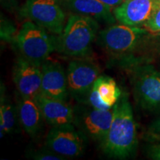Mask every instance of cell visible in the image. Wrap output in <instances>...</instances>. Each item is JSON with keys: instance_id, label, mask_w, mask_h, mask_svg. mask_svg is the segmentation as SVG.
Here are the masks:
<instances>
[{"instance_id": "1", "label": "cell", "mask_w": 160, "mask_h": 160, "mask_svg": "<svg viewBox=\"0 0 160 160\" xmlns=\"http://www.w3.org/2000/svg\"><path fill=\"white\" fill-rule=\"evenodd\" d=\"M108 158L126 159L133 157L138 145L137 126L127 93L122 94L113 107V119L108 134L100 144Z\"/></svg>"}, {"instance_id": "2", "label": "cell", "mask_w": 160, "mask_h": 160, "mask_svg": "<svg viewBox=\"0 0 160 160\" xmlns=\"http://www.w3.org/2000/svg\"><path fill=\"white\" fill-rule=\"evenodd\" d=\"M99 25L88 16L72 14L62 33L56 37V50L60 54L72 57H85L91 53V46L97 39Z\"/></svg>"}, {"instance_id": "3", "label": "cell", "mask_w": 160, "mask_h": 160, "mask_svg": "<svg viewBox=\"0 0 160 160\" xmlns=\"http://www.w3.org/2000/svg\"><path fill=\"white\" fill-rule=\"evenodd\" d=\"M49 33L31 20L25 22L15 42L22 57L37 65H42L56 50V37Z\"/></svg>"}, {"instance_id": "4", "label": "cell", "mask_w": 160, "mask_h": 160, "mask_svg": "<svg viewBox=\"0 0 160 160\" xmlns=\"http://www.w3.org/2000/svg\"><path fill=\"white\" fill-rule=\"evenodd\" d=\"M100 73L99 66L88 57H76L71 60L66 71L69 96L77 103L87 105Z\"/></svg>"}, {"instance_id": "5", "label": "cell", "mask_w": 160, "mask_h": 160, "mask_svg": "<svg viewBox=\"0 0 160 160\" xmlns=\"http://www.w3.org/2000/svg\"><path fill=\"white\" fill-rule=\"evenodd\" d=\"M148 33L145 28L123 25H113L99 32L97 44L113 57H122L133 51Z\"/></svg>"}, {"instance_id": "6", "label": "cell", "mask_w": 160, "mask_h": 160, "mask_svg": "<svg viewBox=\"0 0 160 160\" xmlns=\"http://www.w3.org/2000/svg\"><path fill=\"white\" fill-rule=\"evenodd\" d=\"M131 82L135 99L145 111L160 113V71L150 65L133 68Z\"/></svg>"}, {"instance_id": "7", "label": "cell", "mask_w": 160, "mask_h": 160, "mask_svg": "<svg viewBox=\"0 0 160 160\" xmlns=\"http://www.w3.org/2000/svg\"><path fill=\"white\" fill-rule=\"evenodd\" d=\"M18 13L53 34L60 35L65 28V13L57 0H27Z\"/></svg>"}, {"instance_id": "8", "label": "cell", "mask_w": 160, "mask_h": 160, "mask_svg": "<svg viewBox=\"0 0 160 160\" xmlns=\"http://www.w3.org/2000/svg\"><path fill=\"white\" fill-rule=\"evenodd\" d=\"M73 108V124L88 139L100 145L108 134L113 119V108L99 110L77 103Z\"/></svg>"}, {"instance_id": "9", "label": "cell", "mask_w": 160, "mask_h": 160, "mask_svg": "<svg viewBox=\"0 0 160 160\" xmlns=\"http://www.w3.org/2000/svg\"><path fill=\"white\" fill-rule=\"evenodd\" d=\"M88 139L72 124L52 126L45 139V147L65 158L82 156Z\"/></svg>"}, {"instance_id": "10", "label": "cell", "mask_w": 160, "mask_h": 160, "mask_svg": "<svg viewBox=\"0 0 160 160\" xmlns=\"http://www.w3.org/2000/svg\"><path fill=\"white\" fill-rule=\"evenodd\" d=\"M13 79L17 92L23 97L35 100L41 93V66L35 65L22 56L14 63Z\"/></svg>"}, {"instance_id": "11", "label": "cell", "mask_w": 160, "mask_h": 160, "mask_svg": "<svg viewBox=\"0 0 160 160\" xmlns=\"http://www.w3.org/2000/svg\"><path fill=\"white\" fill-rule=\"evenodd\" d=\"M41 70L40 94L48 98L67 102L69 96L67 75L61 64L48 59L41 65Z\"/></svg>"}, {"instance_id": "12", "label": "cell", "mask_w": 160, "mask_h": 160, "mask_svg": "<svg viewBox=\"0 0 160 160\" xmlns=\"http://www.w3.org/2000/svg\"><path fill=\"white\" fill-rule=\"evenodd\" d=\"M157 0H128L113 9V15L123 25H143L151 17Z\"/></svg>"}, {"instance_id": "13", "label": "cell", "mask_w": 160, "mask_h": 160, "mask_svg": "<svg viewBox=\"0 0 160 160\" xmlns=\"http://www.w3.org/2000/svg\"><path fill=\"white\" fill-rule=\"evenodd\" d=\"M17 106L21 127L32 139L37 137L45 119L36 100L23 97L17 92Z\"/></svg>"}, {"instance_id": "14", "label": "cell", "mask_w": 160, "mask_h": 160, "mask_svg": "<svg viewBox=\"0 0 160 160\" xmlns=\"http://www.w3.org/2000/svg\"><path fill=\"white\" fill-rule=\"evenodd\" d=\"M39 105L45 121L51 126L72 124L73 108L66 102L51 99L39 94L35 99Z\"/></svg>"}, {"instance_id": "15", "label": "cell", "mask_w": 160, "mask_h": 160, "mask_svg": "<svg viewBox=\"0 0 160 160\" xmlns=\"http://www.w3.org/2000/svg\"><path fill=\"white\" fill-rule=\"evenodd\" d=\"M70 11L76 14L88 16L97 21L113 25L116 18L111 8L100 0H64Z\"/></svg>"}, {"instance_id": "16", "label": "cell", "mask_w": 160, "mask_h": 160, "mask_svg": "<svg viewBox=\"0 0 160 160\" xmlns=\"http://www.w3.org/2000/svg\"><path fill=\"white\" fill-rule=\"evenodd\" d=\"M0 131L1 138L5 134H12L19 131L21 127L18 115L17 106L7 95L5 86L1 82L0 87Z\"/></svg>"}, {"instance_id": "17", "label": "cell", "mask_w": 160, "mask_h": 160, "mask_svg": "<svg viewBox=\"0 0 160 160\" xmlns=\"http://www.w3.org/2000/svg\"><path fill=\"white\" fill-rule=\"evenodd\" d=\"M92 90L100 101L111 108H113L122 94L115 80L108 76H99Z\"/></svg>"}, {"instance_id": "18", "label": "cell", "mask_w": 160, "mask_h": 160, "mask_svg": "<svg viewBox=\"0 0 160 160\" xmlns=\"http://www.w3.org/2000/svg\"><path fill=\"white\" fill-rule=\"evenodd\" d=\"M17 30L14 23L1 13L0 20V37L2 41L15 45L16 38L17 36Z\"/></svg>"}, {"instance_id": "19", "label": "cell", "mask_w": 160, "mask_h": 160, "mask_svg": "<svg viewBox=\"0 0 160 160\" xmlns=\"http://www.w3.org/2000/svg\"><path fill=\"white\" fill-rule=\"evenodd\" d=\"M26 157L35 160H65L67 158L58 154L48 148L39 149L31 148L26 151Z\"/></svg>"}, {"instance_id": "20", "label": "cell", "mask_w": 160, "mask_h": 160, "mask_svg": "<svg viewBox=\"0 0 160 160\" xmlns=\"http://www.w3.org/2000/svg\"><path fill=\"white\" fill-rule=\"evenodd\" d=\"M142 26L152 34L160 33V0H157L151 17Z\"/></svg>"}, {"instance_id": "21", "label": "cell", "mask_w": 160, "mask_h": 160, "mask_svg": "<svg viewBox=\"0 0 160 160\" xmlns=\"http://www.w3.org/2000/svg\"><path fill=\"white\" fill-rule=\"evenodd\" d=\"M145 138L150 142H157L160 140V117L152 122L148 128Z\"/></svg>"}, {"instance_id": "22", "label": "cell", "mask_w": 160, "mask_h": 160, "mask_svg": "<svg viewBox=\"0 0 160 160\" xmlns=\"http://www.w3.org/2000/svg\"><path fill=\"white\" fill-rule=\"evenodd\" d=\"M1 6L4 10L10 13H19L20 8L17 0H0Z\"/></svg>"}, {"instance_id": "23", "label": "cell", "mask_w": 160, "mask_h": 160, "mask_svg": "<svg viewBox=\"0 0 160 160\" xmlns=\"http://www.w3.org/2000/svg\"><path fill=\"white\" fill-rule=\"evenodd\" d=\"M147 154L150 159L160 160V143L149 146L147 150Z\"/></svg>"}, {"instance_id": "24", "label": "cell", "mask_w": 160, "mask_h": 160, "mask_svg": "<svg viewBox=\"0 0 160 160\" xmlns=\"http://www.w3.org/2000/svg\"><path fill=\"white\" fill-rule=\"evenodd\" d=\"M100 1H102L108 6H109L112 9L115 8L116 7L123 3V0H100Z\"/></svg>"}]
</instances>
